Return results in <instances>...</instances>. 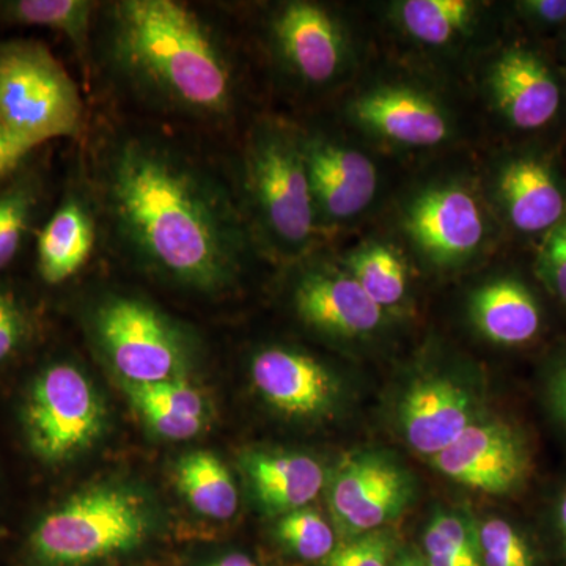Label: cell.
<instances>
[{
	"mask_svg": "<svg viewBox=\"0 0 566 566\" xmlns=\"http://www.w3.org/2000/svg\"><path fill=\"white\" fill-rule=\"evenodd\" d=\"M99 9L91 0H2L0 22L50 29L82 51L91 43Z\"/></svg>",
	"mask_w": 566,
	"mask_h": 566,
	"instance_id": "26",
	"label": "cell"
},
{
	"mask_svg": "<svg viewBox=\"0 0 566 566\" xmlns=\"http://www.w3.org/2000/svg\"><path fill=\"white\" fill-rule=\"evenodd\" d=\"M427 566H485L479 536L461 517L438 513L423 535Z\"/></svg>",
	"mask_w": 566,
	"mask_h": 566,
	"instance_id": "28",
	"label": "cell"
},
{
	"mask_svg": "<svg viewBox=\"0 0 566 566\" xmlns=\"http://www.w3.org/2000/svg\"><path fill=\"white\" fill-rule=\"evenodd\" d=\"M305 169L324 240L356 232L385 211L397 163L368 147L333 117L297 122Z\"/></svg>",
	"mask_w": 566,
	"mask_h": 566,
	"instance_id": "9",
	"label": "cell"
},
{
	"mask_svg": "<svg viewBox=\"0 0 566 566\" xmlns=\"http://www.w3.org/2000/svg\"><path fill=\"white\" fill-rule=\"evenodd\" d=\"M506 11L513 29L549 48L566 25V0H513Z\"/></svg>",
	"mask_w": 566,
	"mask_h": 566,
	"instance_id": "30",
	"label": "cell"
},
{
	"mask_svg": "<svg viewBox=\"0 0 566 566\" xmlns=\"http://www.w3.org/2000/svg\"><path fill=\"white\" fill-rule=\"evenodd\" d=\"M210 566H256L255 562L244 554H230V556L222 557L221 560L214 562Z\"/></svg>",
	"mask_w": 566,
	"mask_h": 566,
	"instance_id": "37",
	"label": "cell"
},
{
	"mask_svg": "<svg viewBox=\"0 0 566 566\" xmlns=\"http://www.w3.org/2000/svg\"><path fill=\"white\" fill-rule=\"evenodd\" d=\"M398 566H423V565L419 564V562L411 560V558H406V560H401V564Z\"/></svg>",
	"mask_w": 566,
	"mask_h": 566,
	"instance_id": "40",
	"label": "cell"
},
{
	"mask_svg": "<svg viewBox=\"0 0 566 566\" xmlns=\"http://www.w3.org/2000/svg\"><path fill=\"white\" fill-rule=\"evenodd\" d=\"M431 463L453 482L486 494L512 493L528 472L526 446L502 422H472Z\"/></svg>",
	"mask_w": 566,
	"mask_h": 566,
	"instance_id": "16",
	"label": "cell"
},
{
	"mask_svg": "<svg viewBox=\"0 0 566 566\" xmlns=\"http://www.w3.org/2000/svg\"><path fill=\"white\" fill-rule=\"evenodd\" d=\"M565 71H566V66H565Z\"/></svg>",
	"mask_w": 566,
	"mask_h": 566,
	"instance_id": "41",
	"label": "cell"
},
{
	"mask_svg": "<svg viewBox=\"0 0 566 566\" xmlns=\"http://www.w3.org/2000/svg\"><path fill=\"white\" fill-rule=\"evenodd\" d=\"M551 50H553L557 61L560 62L562 65L566 66V25L560 35L557 36V40L554 41Z\"/></svg>",
	"mask_w": 566,
	"mask_h": 566,
	"instance_id": "39",
	"label": "cell"
},
{
	"mask_svg": "<svg viewBox=\"0 0 566 566\" xmlns=\"http://www.w3.org/2000/svg\"><path fill=\"white\" fill-rule=\"evenodd\" d=\"M337 255L360 289L390 318L406 314L416 266L405 249L382 227L368 230Z\"/></svg>",
	"mask_w": 566,
	"mask_h": 566,
	"instance_id": "21",
	"label": "cell"
},
{
	"mask_svg": "<svg viewBox=\"0 0 566 566\" xmlns=\"http://www.w3.org/2000/svg\"><path fill=\"white\" fill-rule=\"evenodd\" d=\"M177 485L200 515L227 521L238 510V490L227 465L210 452H193L177 464Z\"/></svg>",
	"mask_w": 566,
	"mask_h": 566,
	"instance_id": "25",
	"label": "cell"
},
{
	"mask_svg": "<svg viewBox=\"0 0 566 566\" xmlns=\"http://www.w3.org/2000/svg\"><path fill=\"white\" fill-rule=\"evenodd\" d=\"M468 318L480 337L499 346L532 344L545 324L543 305L520 275H491L472 289L465 301Z\"/></svg>",
	"mask_w": 566,
	"mask_h": 566,
	"instance_id": "20",
	"label": "cell"
},
{
	"mask_svg": "<svg viewBox=\"0 0 566 566\" xmlns=\"http://www.w3.org/2000/svg\"><path fill=\"white\" fill-rule=\"evenodd\" d=\"M129 401L156 434L170 441L196 438L207 423V403L186 378L128 385L123 382Z\"/></svg>",
	"mask_w": 566,
	"mask_h": 566,
	"instance_id": "24",
	"label": "cell"
},
{
	"mask_svg": "<svg viewBox=\"0 0 566 566\" xmlns=\"http://www.w3.org/2000/svg\"><path fill=\"white\" fill-rule=\"evenodd\" d=\"M91 199L114 248L192 292L229 289L259 251L234 186L164 134L115 129L103 137Z\"/></svg>",
	"mask_w": 566,
	"mask_h": 566,
	"instance_id": "1",
	"label": "cell"
},
{
	"mask_svg": "<svg viewBox=\"0 0 566 566\" xmlns=\"http://www.w3.org/2000/svg\"><path fill=\"white\" fill-rule=\"evenodd\" d=\"M333 104L335 122L405 169L472 150L482 129L464 88L381 51Z\"/></svg>",
	"mask_w": 566,
	"mask_h": 566,
	"instance_id": "3",
	"label": "cell"
},
{
	"mask_svg": "<svg viewBox=\"0 0 566 566\" xmlns=\"http://www.w3.org/2000/svg\"><path fill=\"white\" fill-rule=\"evenodd\" d=\"M84 120L80 87L50 48L0 41V123L22 148L81 136Z\"/></svg>",
	"mask_w": 566,
	"mask_h": 566,
	"instance_id": "10",
	"label": "cell"
},
{
	"mask_svg": "<svg viewBox=\"0 0 566 566\" xmlns=\"http://www.w3.org/2000/svg\"><path fill=\"white\" fill-rule=\"evenodd\" d=\"M99 11L104 66L137 103L200 125L237 120L244 99L237 51L199 10L177 0H117Z\"/></svg>",
	"mask_w": 566,
	"mask_h": 566,
	"instance_id": "2",
	"label": "cell"
},
{
	"mask_svg": "<svg viewBox=\"0 0 566 566\" xmlns=\"http://www.w3.org/2000/svg\"><path fill=\"white\" fill-rule=\"evenodd\" d=\"M28 155L29 151L22 148L0 123V178L9 177L14 170L20 169Z\"/></svg>",
	"mask_w": 566,
	"mask_h": 566,
	"instance_id": "35",
	"label": "cell"
},
{
	"mask_svg": "<svg viewBox=\"0 0 566 566\" xmlns=\"http://www.w3.org/2000/svg\"><path fill=\"white\" fill-rule=\"evenodd\" d=\"M40 203L39 181L22 175L0 188V270L18 255Z\"/></svg>",
	"mask_w": 566,
	"mask_h": 566,
	"instance_id": "27",
	"label": "cell"
},
{
	"mask_svg": "<svg viewBox=\"0 0 566 566\" xmlns=\"http://www.w3.org/2000/svg\"><path fill=\"white\" fill-rule=\"evenodd\" d=\"M378 221L416 268L438 275L479 266L506 241L486 202L472 150L405 169Z\"/></svg>",
	"mask_w": 566,
	"mask_h": 566,
	"instance_id": "4",
	"label": "cell"
},
{
	"mask_svg": "<svg viewBox=\"0 0 566 566\" xmlns=\"http://www.w3.org/2000/svg\"><path fill=\"white\" fill-rule=\"evenodd\" d=\"M363 10L382 54L464 91L476 62L512 29L506 2L490 0H382Z\"/></svg>",
	"mask_w": 566,
	"mask_h": 566,
	"instance_id": "7",
	"label": "cell"
},
{
	"mask_svg": "<svg viewBox=\"0 0 566 566\" xmlns=\"http://www.w3.org/2000/svg\"><path fill=\"white\" fill-rule=\"evenodd\" d=\"M480 554L485 566H535L526 538L505 520H488L480 528Z\"/></svg>",
	"mask_w": 566,
	"mask_h": 566,
	"instance_id": "31",
	"label": "cell"
},
{
	"mask_svg": "<svg viewBox=\"0 0 566 566\" xmlns=\"http://www.w3.org/2000/svg\"><path fill=\"white\" fill-rule=\"evenodd\" d=\"M253 241L283 263L303 259L324 240L305 169L300 125L260 114L245 129L234 185Z\"/></svg>",
	"mask_w": 566,
	"mask_h": 566,
	"instance_id": "6",
	"label": "cell"
},
{
	"mask_svg": "<svg viewBox=\"0 0 566 566\" xmlns=\"http://www.w3.org/2000/svg\"><path fill=\"white\" fill-rule=\"evenodd\" d=\"M390 539L381 532H368L345 543L326 558L327 566H389Z\"/></svg>",
	"mask_w": 566,
	"mask_h": 566,
	"instance_id": "33",
	"label": "cell"
},
{
	"mask_svg": "<svg viewBox=\"0 0 566 566\" xmlns=\"http://www.w3.org/2000/svg\"><path fill=\"white\" fill-rule=\"evenodd\" d=\"M557 524L562 535V545H564L566 554V491L562 494L560 501H558Z\"/></svg>",
	"mask_w": 566,
	"mask_h": 566,
	"instance_id": "38",
	"label": "cell"
},
{
	"mask_svg": "<svg viewBox=\"0 0 566 566\" xmlns=\"http://www.w3.org/2000/svg\"><path fill=\"white\" fill-rule=\"evenodd\" d=\"M256 40L274 81L307 102H334L379 51L363 7L323 0L263 3Z\"/></svg>",
	"mask_w": 566,
	"mask_h": 566,
	"instance_id": "5",
	"label": "cell"
},
{
	"mask_svg": "<svg viewBox=\"0 0 566 566\" xmlns=\"http://www.w3.org/2000/svg\"><path fill=\"white\" fill-rule=\"evenodd\" d=\"M480 182L505 240L538 244L566 216L558 145L494 144L476 155Z\"/></svg>",
	"mask_w": 566,
	"mask_h": 566,
	"instance_id": "11",
	"label": "cell"
},
{
	"mask_svg": "<svg viewBox=\"0 0 566 566\" xmlns=\"http://www.w3.org/2000/svg\"><path fill=\"white\" fill-rule=\"evenodd\" d=\"M400 422L412 450L433 458L474 422L471 395L447 376H420L403 395Z\"/></svg>",
	"mask_w": 566,
	"mask_h": 566,
	"instance_id": "19",
	"label": "cell"
},
{
	"mask_svg": "<svg viewBox=\"0 0 566 566\" xmlns=\"http://www.w3.org/2000/svg\"><path fill=\"white\" fill-rule=\"evenodd\" d=\"M411 495L408 475L397 464L363 455L346 461L334 475L329 506L346 534L364 535L400 515Z\"/></svg>",
	"mask_w": 566,
	"mask_h": 566,
	"instance_id": "17",
	"label": "cell"
},
{
	"mask_svg": "<svg viewBox=\"0 0 566 566\" xmlns=\"http://www.w3.org/2000/svg\"><path fill=\"white\" fill-rule=\"evenodd\" d=\"M31 335L28 312L10 293L0 292V364L14 356Z\"/></svg>",
	"mask_w": 566,
	"mask_h": 566,
	"instance_id": "34",
	"label": "cell"
},
{
	"mask_svg": "<svg viewBox=\"0 0 566 566\" xmlns=\"http://www.w3.org/2000/svg\"><path fill=\"white\" fill-rule=\"evenodd\" d=\"M253 385L283 415L315 417L329 411L337 397L333 371L312 354L292 346H264L252 357Z\"/></svg>",
	"mask_w": 566,
	"mask_h": 566,
	"instance_id": "18",
	"label": "cell"
},
{
	"mask_svg": "<svg viewBox=\"0 0 566 566\" xmlns=\"http://www.w3.org/2000/svg\"><path fill=\"white\" fill-rule=\"evenodd\" d=\"M244 465L256 497L277 512L305 509L324 486L322 464L301 453H252Z\"/></svg>",
	"mask_w": 566,
	"mask_h": 566,
	"instance_id": "23",
	"label": "cell"
},
{
	"mask_svg": "<svg viewBox=\"0 0 566 566\" xmlns=\"http://www.w3.org/2000/svg\"><path fill=\"white\" fill-rule=\"evenodd\" d=\"M329 244L289 263L293 271L290 304L296 318L314 333L340 344H367L389 324L378 307L345 270Z\"/></svg>",
	"mask_w": 566,
	"mask_h": 566,
	"instance_id": "15",
	"label": "cell"
},
{
	"mask_svg": "<svg viewBox=\"0 0 566 566\" xmlns=\"http://www.w3.org/2000/svg\"><path fill=\"white\" fill-rule=\"evenodd\" d=\"M277 535L286 547L305 560H323L335 549L333 527L314 510L286 513L279 523Z\"/></svg>",
	"mask_w": 566,
	"mask_h": 566,
	"instance_id": "29",
	"label": "cell"
},
{
	"mask_svg": "<svg viewBox=\"0 0 566 566\" xmlns=\"http://www.w3.org/2000/svg\"><path fill=\"white\" fill-rule=\"evenodd\" d=\"M98 216L91 196L71 192L52 212L36 238V266L48 285H61L91 259Z\"/></svg>",
	"mask_w": 566,
	"mask_h": 566,
	"instance_id": "22",
	"label": "cell"
},
{
	"mask_svg": "<svg viewBox=\"0 0 566 566\" xmlns=\"http://www.w3.org/2000/svg\"><path fill=\"white\" fill-rule=\"evenodd\" d=\"M549 398L558 419L566 424V359L551 376Z\"/></svg>",
	"mask_w": 566,
	"mask_h": 566,
	"instance_id": "36",
	"label": "cell"
},
{
	"mask_svg": "<svg viewBox=\"0 0 566 566\" xmlns=\"http://www.w3.org/2000/svg\"><path fill=\"white\" fill-rule=\"evenodd\" d=\"M465 91L495 144L558 145L566 133L565 66L516 29L476 62Z\"/></svg>",
	"mask_w": 566,
	"mask_h": 566,
	"instance_id": "8",
	"label": "cell"
},
{
	"mask_svg": "<svg viewBox=\"0 0 566 566\" xmlns=\"http://www.w3.org/2000/svg\"><path fill=\"white\" fill-rule=\"evenodd\" d=\"M534 273L547 293L566 305V216L535 245Z\"/></svg>",
	"mask_w": 566,
	"mask_h": 566,
	"instance_id": "32",
	"label": "cell"
},
{
	"mask_svg": "<svg viewBox=\"0 0 566 566\" xmlns=\"http://www.w3.org/2000/svg\"><path fill=\"white\" fill-rule=\"evenodd\" d=\"M91 331L99 352L128 385L185 378L191 363L189 334L161 308L132 294H109L96 304Z\"/></svg>",
	"mask_w": 566,
	"mask_h": 566,
	"instance_id": "13",
	"label": "cell"
},
{
	"mask_svg": "<svg viewBox=\"0 0 566 566\" xmlns=\"http://www.w3.org/2000/svg\"><path fill=\"white\" fill-rule=\"evenodd\" d=\"M148 513L120 488L84 491L46 513L29 536V553L41 566H80L125 553L144 542Z\"/></svg>",
	"mask_w": 566,
	"mask_h": 566,
	"instance_id": "12",
	"label": "cell"
},
{
	"mask_svg": "<svg viewBox=\"0 0 566 566\" xmlns=\"http://www.w3.org/2000/svg\"><path fill=\"white\" fill-rule=\"evenodd\" d=\"M22 424L40 460L63 463L80 455L102 434L103 401L76 365L51 364L36 375L25 395Z\"/></svg>",
	"mask_w": 566,
	"mask_h": 566,
	"instance_id": "14",
	"label": "cell"
}]
</instances>
